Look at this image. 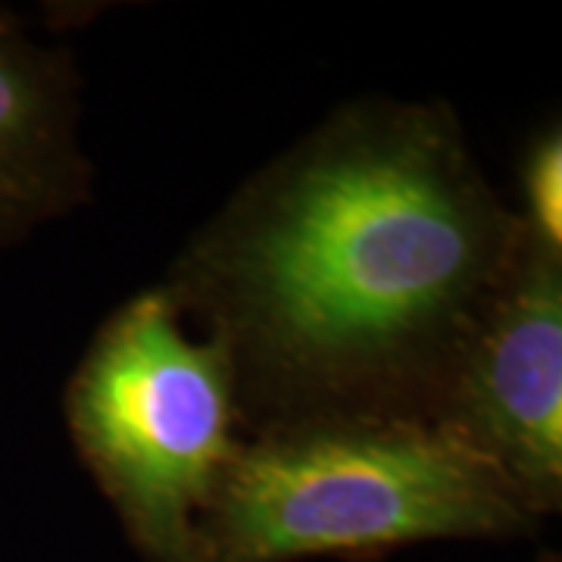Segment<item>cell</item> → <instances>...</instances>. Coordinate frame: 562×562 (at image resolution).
Returning a JSON list of instances; mask_svg holds the SVG:
<instances>
[{
	"mask_svg": "<svg viewBox=\"0 0 562 562\" xmlns=\"http://www.w3.org/2000/svg\"><path fill=\"white\" fill-rule=\"evenodd\" d=\"M525 232L450 103L357 98L244 179L160 288L228 353L241 435L431 422Z\"/></svg>",
	"mask_w": 562,
	"mask_h": 562,
	"instance_id": "6da1fadb",
	"label": "cell"
},
{
	"mask_svg": "<svg viewBox=\"0 0 562 562\" xmlns=\"http://www.w3.org/2000/svg\"><path fill=\"white\" fill-rule=\"evenodd\" d=\"M541 525L519 491L416 416H328L244 435L203 516L206 562L369 557L506 541Z\"/></svg>",
	"mask_w": 562,
	"mask_h": 562,
	"instance_id": "7a4b0ae2",
	"label": "cell"
},
{
	"mask_svg": "<svg viewBox=\"0 0 562 562\" xmlns=\"http://www.w3.org/2000/svg\"><path fill=\"white\" fill-rule=\"evenodd\" d=\"M72 447L147 562H206L203 516L238 453L228 353L181 319L160 284L116 306L76 362Z\"/></svg>",
	"mask_w": 562,
	"mask_h": 562,
	"instance_id": "3957f363",
	"label": "cell"
},
{
	"mask_svg": "<svg viewBox=\"0 0 562 562\" xmlns=\"http://www.w3.org/2000/svg\"><path fill=\"white\" fill-rule=\"evenodd\" d=\"M543 519L562 506V250L531 228L431 406Z\"/></svg>",
	"mask_w": 562,
	"mask_h": 562,
	"instance_id": "277c9868",
	"label": "cell"
},
{
	"mask_svg": "<svg viewBox=\"0 0 562 562\" xmlns=\"http://www.w3.org/2000/svg\"><path fill=\"white\" fill-rule=\"evenodd\" d=\"M91 194L76 57L0 10V250L79 213Z\"/></svg>",
	"mask_w": 562,
	"mask_h": 562,
	"instance_id": "5b68a950",
	"label": "cell"
},
{
	"mask_svg": "<svg viewBox=\"0 0 562 562\" xmlns=\"http://www.w3.org/2000/svg\"><path fill=\"white\" fill-rule=\"evenodd\" d=\"M519 181L525 198L519 216L531 235L562 250V132L557 122L531 138L519 162Z\"/></svg>",
	"mask_w": 562,
	"mask_h": 562,
	"instance_id": "8992f818",
	"label": "cell"
}]
</instances>
